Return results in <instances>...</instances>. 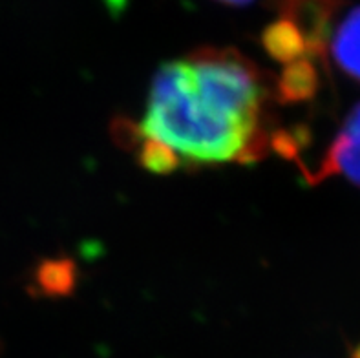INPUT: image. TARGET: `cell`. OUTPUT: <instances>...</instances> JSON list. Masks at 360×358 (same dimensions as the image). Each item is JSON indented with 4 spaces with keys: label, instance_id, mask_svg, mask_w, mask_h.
I'll list each match as a JSON object with an SVG mask.
<instances>
[{
    "label": "cell",
    "instance_id": "obj_7",
    "mask_svg": "<svg viewBox=\"0 0 360 358\" xmlns=\"http://www.w3.org/2000/svg\"><path fill=\"white\" fill-rule=\"evenodd\" d=\"M216 2H221V4H227V6H245L252 0H216Z\"/></svg>",
    "mask_w": 360,
    "mask_h": 358
},
{
    "label": "cell",
    "instance_id": "obj_4",
    "mask_svg": "<svg viewBox=\"0 0 360 358\" xmlns=\"http://www.w3.org/2000/svg\"><path fill=\"white\" fill-rule=\"evenodd\" d=\"M331 55L338 68L360 82V8L344 17L331 39Z\"/></svg>",
    "mask_w": 360,
    "mask_h": 358
},
{
    "label": "cell",
    "instance_id": "obj_1",
    "mask_svg": "<svg viewBox=\"0 0 360 358\" xmlns=\"http://www.w3.org/2000/svg\"><path fill=\"white\" fill-rule=\"evenodd\" d=\"M271 82L231 48H200L163 64L152 81L145 117L121 121L117 137L158 174L178 168L255 163L273 150Z\"/></svg>",
    "mask_w": 360,
    "mask_h": 358
},
{
    "label": "cell",
    "instance_id": "obj_5",
    "mask_svg": "<svg viewBox=\"0 0 360 358\" xmlns=\"http://www.w3.org/2000/svg\"><path fill=\"white\" fill-rule=\"evenodd\" d=\"M262 44H264L265 51L283 66L302 60L307 55V48L302 41V37L291 24L282 18L265 27L264 35H262Z\"/></svg>",
    "mask_w": 360,
    "mask_h": 358
},
{
    "label": "cell",
    "instance_id": "obj_2",
    "mask_svg": "<svg viewBox=\"0 0 360 358\" xmlns=\"http://www.w3.org/2000/svg\"><path fill=\"white\" fill-rule=\"evenodd\" d=\"M269 6L297 30L307 53L322 55L338 0H269Z\"/></svg>",
    "mask_w": 360,
    "mask_h": 358
},
{
    "label": "cell",
    "instance_id": "obj_3",
    "mask_svg": "<svg viewBox=\"0 0 360 358\" xmlns=\"http://www.w3.org/2000/svg\"><path fill=\"white\" fill-rule=\"evenodd\" d=\"M337 174L360 185V103L347 115L344 127L329 145L316 172L307 177L311 181H322Z\"/></svg>",
    "mask_w": 360,
    "mask_h": 358
},
{
    "label": "cell",
    "instance_id": "obj_6",
    "mask_svg": "<svg viewBox=\"0 0 360 358\" xmlns=\"http://www.w3.org/2000/svg\"><path fill=\"white\" fill-rule=\"evenodd\" d=\"M316 75L309 60L302 59L283 68L276 84V94L282 101H300L315 91Z\"/></svg>",
    "mask_w": 360,
    "mask_h": 358
}]
</instances>
